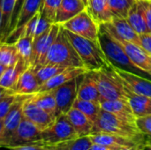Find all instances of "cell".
Returning <instances> with one entry per match:
<instances>
[{"label":"cell","mask_w":151,"mask_h":150,"mask_svg":"<svg viewBox=\"0 0 151 150\" xmlns=\"http://www.w3.org/2000/svg\"><path fill=\"white\" fill-rule=\"evenodd\" d=\"M65 33L88 71H97L109 66L111 62L104 53L100 42L84 38L66 29Z\"/></svg>","instance_id":"cell-1"},{"label":"cell","mask_w":151,"mask_h":150,"mask_svg":"<svg viewBox=\"0 0 151 150\" xmlns=\"http://www.w3.org/2000/svg\"><path fill=\"white\" fill-rule=\"evenodd\" d=\"M98 133L115 134L134 140L141 144L144 143L142 136L145 134L139 130L137 126L131 125L103 109L100 111L98 117L94 123L92 131V133Z\"/></svg>","instance_id":"cell-2"},{"label":"cell","mask_w":151,"mask_h":150,"mask_svg":"<svg viewBox=\"0 0 151 150\" xmlns=\"http://www.w3.org/2000/svg\"><path fill=\"white\" fill-rule=\"evenodd\" d=\"M44 65H58L65 67H85L61 25L58 34L49 50Z\"/></svg>","instance_id":"cell-3"},{"label":"cell","mask_w":151,"mask_h":150,"mask_svg":"<svg viewBox=\"0 0 151 150\" xmlns=\"http://www.w3.org/2000/svg\"><path fill=\"white\" fill-rule=\"evenodd\" d=\"M93 73L101 99L127 100L123 82L109 66L97 71H93Z\"/></svg>","instance_id":"cell-4"},{"label":"cell","mask_w":151,"mask_h":150,"mask_svg":"<svg viewBox=\"0 0 151 150\" xmlns=\"http://www.w3.org/2000/svg\"><path fill=\"white\" fill-rule=\"evenodd\" d=\"M99 42L104 53L111 64L127 71H128L127 69L138 70L130 61L119 41L116 40L102 26H100L99 30Z\"/></svg>","instance_id":"cell-5"},{"label":"cell","mask_w":151,"mask_h":150,"mask_svg":"<svg viewBox=\"0 0 151 150\" xmlns=\"http://www.w3.org/2000/svg\"><path fill=\"white\" fill-rule=\"evenodd\" d=\"M76 138L78 135L66 114L58 116L50 126L42 131V142L48 145H56Z\"/></svg>","instance_id":"cell-6"},{"label":"cell","mask_w":151,"mask_h":150,"mask_svg":"<svg viewBox=\"0 0 151 150\" xmlns=\"http://www.w3.org/2000/svg\"><path fill=\"white\" fill-rule=\"evenodd\" d=\"M61 26L75 34L99 42L100 25L95 21L87 9L81 11Z\"/></svg>","instance_id":"cell-7"},{"label":"cell","mask_w":151,"mask_h":150,"mask_svg":"<svg viewBox=\"0 0 151 150\" xmlns=\"http://www.w3.org/2000/svg\"><path fill=\"white\" fill-rule=\"evenodd\" d=\"M60 28V25L53 23L51 27L44 33L35 36L32 44V57L30 67L35 68L36 66L43 65Z\"/></svg>","instance_id":"cell-8"},{"label":"cell","mask_w":151,"mask_h":150,"mask_svg":"<svg viewBox=\"0 0 151 150\" xmlns=\"http://www.w3.org/2000/svg\"><path fill=\"white\" fill-rule=\"evenodd\" d=\"M83 75H80L52 89L57 103V117L61 114H66L73 108Z\"/></svg>","instance_id":"cell-9"},{"label":"cell","mask_w":151,"mask_h":150,"mask_svg":"<svg viewBox=\"0 0 151 150\" xmlns=\"http://www.w3.org/2000/svg\"><path fill=\"white\" fill-rule=\"evenodd\" d=\"M39 142H42V131L33 123L23 118L5 148L12 149Z\"/></svg>","instance_id":"cell-10"},{"label":"cell","mask_w":151,"mask_h":150,"mask_svg":"<svg viewBox=\"0 0 151 150\" xmlns=\"http://www.w3.org/2000/svg\"><path fill=\"white\" fill-rule=\"evenodd\" d=\"M109 67L119 77L123 84L130 91L136 95L151 97V80L135 74L133 72L124 70L111 63L109 65Z\"/></svg>","instance_id":"cell-11"},{"label":"cell","mask_w":151,"mask_h":150,"mask_svg":"<svg viewBox=\"0 0 151 150\" xmlns=\"http://www.w3.org/2000/svg\"><path fill=\"white\" fill-rule=\"evenodd\" d=\"M111 34L116 40H118L119 42L122 45L124 50L126 51L128 58L133 63V65L141 72L148 73L151 76V55H150L148 52H146L139 45L127 42V41L116 36L113 34Z\"/></svg>","instance_id":"cell-12"},{"label":"cell","mask_w":151,"mask_h":150,"mask_svg":"<svg viewBox=\"0 0 151 150\" xmlns=\"http://www.w3.org/2000/svg\"><path fill=\"white\" fill-rule=\"evenodd\" d=\"M30 95H28L24 100L22 106L23 117L31 123H33L41 131H43L53 124L56 119V117L52 116L51 114L46 112L45 111L38 107L31 100Z\"/></svg>","instance_id":"cell-13"},{"label":"cell","mask_w":151,"mask_h":150,"mask_svg":"<svg viewBox=\"0 0 151 150\" xmlns=\"http://www.w3.org/2000/svg\"><path fill=\"white\" fill-rule=\"evenodd\" d=\"M28 95H19L16 102L13 103L12 108L10 109L9 112L6 114L4 121V137L2 141L1 147H6L11 136L13 134L19 125L20 124L21 120L23 119V111L22 106L24 100Z\"/></svg>","instance_id":"cell-14"},{"label":"cell","mask_w":151,"mask_h":150,"mask_svg":"<svg viewBox=\"0 0 151 150\" xmlns=\"http://www.w3.org/2000/svg\"><path fill=\"white\" fill-rule=\"evenodd\" d=\"M100 26H102L111 34H113L127 42L137 44L142 47L140 34H137V32L132 27L127 19L114 17L111 22L101 24Z\"/></svg>","instance_id":"cell-15"},{"label":"cell","mask_w":151,"mask_h":150,"mask_svg":"<svg viewBox=\"0 0 151 150\" xmlns=\"http://www.w3.org/2000/svg\"><path fill=\"white\" fill-rule=\"evenodd\" d=\"M100 104L103 110L107 111L120 119L136 126L137 118L134 116L130 103L126 99H117V100H103L100 99Z\"/></svg>","instance_id":"cell-16"},{"label":"cell","mask_w":151,"mask_h":150,"mask_svg":"<svg viewBox=\"0 0 151 150\" xmlns=\"http://www.w3.org/2000/svg\"><path fill=\"white\" fill-rule=\"evenodd\" d=\"M88 70L85 67H69L63 72L56 74L52 78H50L49 80L44 82L39 87L38 92H43V91H50L64 83L84 74L87 72Z\"/></svg>","instance_id":"cell-17"},{"label":"cell","mask_w":151,"mask_h":150,"mask_svg":"<svg viewBox=\"0 0 151 150\" xmlns=\"http://www.w3.org/2000/svg\"><path fill=\"white\" fill-rule=\"evenodd\" d=\"M92 143L96 144H103V145H109V146H118V147H125V148H133L136 149H140L142 144L119 135L110 134V133H92L89 135Z\"/></svg>","instance_id":"cell-18"},{"label":"cell","mask_w":151,"mask_h":150,"mask_svg":"<svg viewBox=\"0 0 151 150\" xmlns=\"http://www.w3.org/2000/svg\"><path fill=\"white\" fill-rule=\"evenodd\" d=\"M85 9L86 5L82 0H61L57 10L55 23L62 25Z\"/></svg>","instance_id":"cell-19"},{"label":"cell","mask_w":151,"mask_h":150,"mask_svg":"<svg viewBox=\"0 0 151 150\" xmlns=\"http://www.w3.org/2000/svg\"><path fill=\"white\" fill-rule=\"evenodd\" d=\"M40 84L32 67L26 69L20 75L14 88V93L20 95H30L38 92Z\"/></svg>","instance_id":"cell-20"},{"label":"cell","mask_w":151,"mask_h":150,"mask_svg":"<svg viewBox=\"0 0 151 150\" xmlns=\"http://www.w3.org/2000/svg\"><path fill=\"white\" fill-rule=\"evenodd\" d=\"M73 127L74 128L78 137L89 136L92 133L94 122L91 121L84 113L78 109L73 107L66 113Z\"/></svg>","instance_id":"cell-21"},{"label":"cell","mask_w":151,"mask_h":150,"mask_svg":"<svg viewBox=\"0 0 151 150\" xmlns=\"http://www.w3.org/2000/svg\"><path fill=\"white\" fill-rule=\"evenodd\" d=\"M77 98L86 101H100L101 96L97 88L93 71H88L86 73H84L83 79L78 89Z\"/></svg>","instance_id":"cell-22"},{"label":"cell","mask_w":151,"mask_h":150,"mask_svg":"<svg viewBox=\"0 0 151 150\" xmlns=\"http://www.w3.org/2000/svg\"><path fill=\"white\" fill-rule=\"evenodd\" d=\"M125 86V85H124ZM125 90L127 101L133 110L134 116L138 118L151 116V97L146 95H140L133 93L125 86Z\"/></svg>","instance_id":"cell-23"},{"label":"cell","mask_w":151,"mask_h":150,"mask_svg":"<svg viewBox=\"0 0 151 150\" xmlns=\"http://www.w3.org/2000/svg\"><path fill=\"white\" fill-rule=\"evenodd\" d=\"M127 20L132 26V27L139 34L150 33V29L147 25L145 11L142 1H136L132 9L130 10Z\"/></svg>","instance_id":"cell-24"},{"label":"cell","mask_w":151,"mask_h":150,"mask_svg":"<svg viewBox=\"0 0 151 150\" xmlns=\"http://www.w3.org/2000/svg\"><path fill=\"white\" fill-rule=\"evenodd\" d=\"M86 9L98 25L111 22L113 19L108 0H89Z\"/></svg>","instance_id":"cell-25"},{"label":"cell","mask_w":151,"mask_h":150,"mask_svg":"<svg viewBox=\"0 0 151 150\" xmlns=\"http://www.w3.org/2000/svg\"><path fill=\"white\" fill-rule=\"evenodd\" d=\"M26 69H27V67L24 60L19 57L14 65L7 67L4 70V73L0 77V87L14 91L19 78Z\"/></svg>","instance_id":"cell-26"},{"label":"cell","mask_w":151,"mask_h":150,"mask_svg":"<svg viewBox=\"0 0 151 150\" xmlns=\"http://www.w3.org/2000/svg\"><path fill=\"white\" fill-rule=\"evenodd\" d=\"M30 98L38 107L57 118V103L52 90L37 92L31 95Z\"/></svg>","instance_id":"cell-27"},{"label":"cell","mask_w":151,"mask_h":150,"mask_svg":"<svg viewBox=\"0 0 151 150\" xmlns=\"http://www.w3.org/2000/svg\"><path fill=\"white\" fill-rule=\"evenodd\" d=\"M42 0H25L15 28L25 26L40 10Z\"/></svg>","instance_id":"cell-28"},{"label":"cell","mask_w":151,"mask_h":150,"mask_svg":"<svg viewBox=\"0 0 151 150\" xmlns=\"http://www.w3.org/2000/svg\"><path fill=\"white\" fill-rule=\"evenodd\" d=\"M16 0H2V26L0 42H4L9 34L12 12L15 7Z\"/></svg>","instance_id":"cell-29"},{"label":"cell","mask_w":151,"mask_h":150,"mask_svg":"<svg viewBox=\"0 0 151 150\" xmlns=\"http://www.w3.org/2000/svg\"><path fill=\"white\" fill-rule=\"evenodd\" d=\"M73 107L81 111L94 123L96 120L100 111L102 110L100 102L86 101V100H81L78 98H76V100L74 101Z\"/></svg>","instance_id":"cell-30"},{"label":"cell","mask_w":151,"mask_h":150,"mask_svg":"<svg viewBox=\"0 0 151 150\" xmlns=\"http://www.w3.org/2000/svg\"><path fill=\"white\" fill-rule=\"evenodd\" d=\"M33 39L34 37L30 35L23 34L14 44L17 49L19 57H21L24 60L27 68H29L31 65Z\"/></svg>","instance_id":"cell-31"},{"label":"cell","mask_w":151,"mask_h":150,"mask_svg":"<svg viewBox=\"0 0 151 150\" xmlns=\"http://www.w3.org/2000/svg\"><path fill=\"white\" fill-rule=\"evenodd\" d=\"M19 56L14 44H9L0 42V64L4 66L10 67L14 65L19 60Z\"/></svg>","instance_id":"cell-32"},{"label":"cell","mask_w":151,"mask_h":150,"mask_svg":"<svg viewBox=\"0 0 151 150\" xmlns=\"http://www.w3.org/2000/svg\"><path fill=\"white\" fill-rule=\"evenodd\" d=\"M67 68L69 67H65V66H62L58 65H43L36 66L33 69L35 71L37 80L41 86L42 84L49 80L50 78H52L56 74L63 72L64 70Z\"/></svg>","instance_id":"cell-33"},{"label":"cell","mask_w":151,"mask_h":150,"mask_svg":"<svg viewBox=\"0 0 151 150\" xmlns=\"http://www.w3.org/2000/svg\"><path fill=\"white\" fill-rule=\"evenodd\" d=\"M136 0H108L109 8L114 17L127 19Z\"/></svg>","instance_id":"cell-34"},{"label":"cell","mask_w":151,"mask_h":150,"mask_svg":"<svg viewBox=\"0 0 151 150\" xmlns=\"http://www.w3.org/2000/svg\"><path fill=\"white\" fill-rule=\"evenodd\" d=\"M92 141L89 136L78 137L55 145L56 150H90Z\"/></svg>","instance_id":"cell-35"},{"label":"cell","mask_w":151,"mask_h":150,"mask_svg":"<svg viewBox=\"0 0 151 150\" xmlns=\"http://www.w3.org/2000/svg\"><path fill=\"white\" fill-rule=\"evenodd\" d=\"M61 0H42L41 13L52 23H55L57 10L60 4Z\"/></svg>","instance_id":"cell-36"},{"label":"cell","mask_w":151,"mask_h":150,"mask_svg":"<svg viewBox=\"0 0 151 150\" xmlns=\"http://www.w3.org/2000/svg\"><path fill=\"white\" fill-rule=\"evenodd\" d=\"M19 95L17 94H10L0 100V119H4L6 114L9 112L10 109L16 102Z\"/></svg>","instance_id":"cell-37"},{"label":"cell","mask_w":151,"mask_h":150,"mask_svg":"<svg viewBox=\"0 0 151 150\" xmlns=\"http://www.w3.org/2000/svg\"><path fill=\"white\" fill-rule=\"evenodd\" d=\"M136 126L143 134L151 137V116L138 118L136 119Z\"/></svg>","instance_id":"cell-38"},{"label":"cell","mask_w":151,"mask_h":150,"mask_svg":"<svg viewBox=\"0 0 151 150\" xmlns=\"http://www.w3.org/2000/svg\"><path fill=\"white\" fill-rule=\"evenodd\" d=\"M11 150H56L55 145H48L44 144L43 142H39L35 144L31 145H26V146H20L16 148L9 149Z\"/></svg>","instance_id":"cell-39"},{"label":"cell","mask_w":151,"mask_h":150,"mask_svg":"<svg viewBox=\"0 0 151 150\" xmlns=\"http://www.w3.org/2000/svg\"><path fill=\"white\" fill-rule=\"evenodd\" d=\"M24 2H25V0H16L15 7H14L13 12H12V16L11 25H10V28H9V33L11 31H12L15 28L16 25H17V22H18V19H19V13H20V11H21V8H22V5H23Z\"/></svg>","instance_id":"cell-40"},{"label":"cell","mask_w":151,"mask_h":150,"mask_svg":"<svg viewBox=\"0 0 151 150\" xmlns=\"http://www.w3.org/2000/svg\"><path fill=\"white\" fill-rule=\"evenodd\" d=\"M140 39H141V44H142V48L148 52L150 55H151V34L150 33H146V34H140Z\"/></svg>","instance_id":"cell-41"},{"label":"cell","mask_w":151,"mask_h":150,"mask_svg":"<svg viewBox=\"0 0 151 150\" xmlns=\"http://www.w3.org/2000/svg\"><path fill=\"white\" fill-rule=\"evenodd\" d=\"M142 3H143V6H144L147 25H148L150 31H151V0L142 1Z\"/></svg>","instance_id":"cell-42"},{"label":"cell","mask_w":151,"mask_h":150,"mask_svg":"<svg viewBox=\"0 0 151 150\" xmlns=\"http://www.w3.org/2000/svg\"><path fill=\"white\" fill-rule=\"evenodd\" d=\"M126 149L125 147H118V146H109L103 144L92 143L90 150H123Z\"/></svg>","instance_id":"cell-43"},{"label":"cell","mask_w":151,"mask_h":150,"mask_svg":"<svg viewBox=\"0 0 151 150\" xmlns=\"http://www.w3.org/2000/svg\"><path fill=\"white\" fill-rule=\"evenodd\" d=\"M12 93H14V92L12 91V90H9V89H6V88H4L0 87V100H1L3 97L8 95H10V94H12ZM14 94H15V93H14Z\"/></svg>","instance_id":"cell-44"},{"label":"cell","mask_w":151,"mask_h":150,"mask_svg":"<svg viewBox=\"0 0 151 150\" xmlns=\"http://www.w3.org/2000/svg\"><path fill=\"white\" fill-rule=\"evenodd\" d=\"M3 137H4V121L3 119H0V147L2 144Z\"/></svg>","instance_id":"cell-45"},{"label":"cell","mask_w":151,"mask_h":150,"mask_svg":"<svg viewBox=\"0 0 151 150\" xmlns=\"http://www.w3.org/2000/svg\"><path fill=\"white\" fill-rule=\"evenodd\" d=\"M1 26H2V0H0V39H1Z\"/></svg>","instance_id":"cell-46"},{"label":"cell","mask_w":151,"mask_h":150,"mask_svg":"<svg viewBox=\"0 0 151 150\" xmlns=\"http://www.w3.org/2000/svg\"><path fill=\"white\" fill-rule=\"evenodd\" d=\"M5 69H6V67L0 64V77L2 76V74L4 73V70H5Z\"/></svg>","instance_id":"cell-47"},{"label":"cell","mask_w":151,"mask_h":150,"mask_svg":"<svg viewBox=\"0 0 151 150\" xmlns=\"http://www.w3.org/2000/svg\"><path fill=\"white\" fill-rule=\"evenodd\" d=\"M82 2L85 4V5H86V7H87V5H88V4L89 0H82Z\"/></svg>","instance_id":"cell-48"},{"label":"cell","mask_w":151,"mask_h":150,"mask_svg":"<svg viewBox=\"0 0 151 150\" xmlns=\"http://www.w3.org/2000/svg\"><path fill=\"white\" fill-rule=\"evenodd\" d=\"M123 150H138V149H133V148H126V149H124Z\"/></svg>","instance_id":"cell-49"},{"label":"cell","mask_w":151,"mask_h":150,"mask_svg":"<svg viewBox=\"0 0 151 150\" xmlns=\"http://www.w3.org/2000/svg\"><path fill=\"white\" fill-rule=\"evenodd\" d=\"M136 1H147V0H136Z\"/></svg>","instance_id":"cell-50"},{"label":"cell","mask_w":151,"mask_h":150,"mask_svg":"<svg viewBox=\"0 0 151 150\" xmlns=\"http://www.w3.org/2000/svg\"><path fill=\"white\" fill-rule=\"evenodd\" d=\"M150 34H151V31H150Z\"/></svg>","instance_id":"cell-51"}]
</instances>
